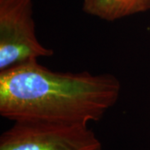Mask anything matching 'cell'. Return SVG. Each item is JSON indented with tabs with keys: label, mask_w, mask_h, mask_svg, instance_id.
I'll list each match as a JSON object with an SVG mask.
<instances>
[{
	"label": "cell",
	"mask_w": 150,
	"mask_h": 150,
	"mask_svg": "<svg viewBox=\"0 0 150 150\" xmlns=\"http://www.w3.org/2000/svg\"><path fill=\"white\" fill-rule=\"evenodd\" d=\"M120 93L112 74L54 72L38 61L0 71V114L13 122L88 125L103 118Z\"/></svg>",
	"instance_id": "obj_1"
},
{
	"label": "cell",
	"mask_w": 150,
	"mask_h": 150,
	"mask_svg": "<svg viewBox=\"0 0 150 150\" xmlns=\"http://www.w3.org/2000/svg\"><path fill=\"white\" fill-rule=\"evenodd\" d=\"M0 150H103L88 124L14 122L0 136Z\"/></svg>",
	"instance_id": "obj_2"
},
{
	"label": "cell",
	"mask_w": 150,
	"mask_h": 150,
	"mask_svg": "<svg viewBox=\"0 0 150 150\" xmlns=\"http://www.w3.org/2000/svg\"><path fill=\"white\" fill-rule=\"evenodd\" d=\"M53 55L38 39L33 0H0V71Z\"/></svg>",
	"instance_id": "obj_3"
},
{
	"label": "cell",
	"mask_w": 150,
	"mask_h": 150,
	"mask_svg": "<svg viewBox=\"0 0 150 150\" xmlns=\"http://www.w3.org/2000/svg\"><path fill=\"white\" fill-rule=\"evenodd\" d=\"M150 10V0H83V11L112 22Z\"/></svg>",
	"instance_id": "obj_4"
}]
</instances>
